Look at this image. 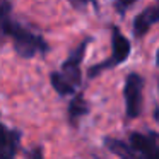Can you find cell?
<instances>
[{
    "instance_id": "obj_6",
    "label": "cell",
    "mask_w": 159,
    "mask_h": 159,
    "mask_svg": "<svg viewBox=\"0 0 159 159\" xmlns=\"http://www.w3.org/2000/svg\"><path fill=\"white\" fill-rule=\"evenodd\" d=\"M159 22V2L151 7L144 9L137 17L134 19V36L135 38H142L147 34V31L152 26Z\"/></svg>"
},
{
    "instance_id": "obj_12",
    "label": "cell",
    "mask_w": 159,
    "mask_h": 159,
    "mask_svg": "<svg viewBox=\"0 0 159 159\" xmlns=\"http://www.w3.org/2000/svg\"><path fill=\"white\" fill-rule=\"evenodd\" d=\"M28 159H43V152L39 147L33 149L31 152H28Z\"/></svg>"
},
{
    "instance_id": "obj_5",
    "label": "cell",
    "mask_w": 159,
    "mask_h": 159,
    "mask_svg": "<svg viewBox=\"0 0 159 159\" xmlns=\"http://www.w3.org/2000/svg\"><path fill=\"white\" fill-rule=\"evenodd\" d=\"M87 43H89V39H86V41L80 43V45L70 53V57L63 62V65H62V75L75 87L80 84V62H82V58H84Z\"/></svg>"
},
{
    "instance_id": "obj_7",
    "label": "cell",
    "mask_w": 159,
    "mask_h": 159,
    "mask_svg": "<svg viewBox=\"0 0 159 159\" xmlns=\"http://www.w3.org/2000/svg\"><path fill=\"white\" fill-rule=\"evenodd\" d=\"M19 140H21V134L19 132L9 130L4 125H0V149H4L9 154L14 156L16 151L19 149Z\"/></svg>"
},
{
    "instance_id": "obj_10",
    "label": "cell",
    "mask_w": 159,
    "mask_h": 159,
    "mask_svg": "<svg viewBox=\"0 0 159 159\" xmlns=\"http://www.w3.org/2000/svg\"><path fill=\"white\" fill-rule=\"evenodd\" d=\"M9 17H11V2L9 0H0V26Z\"/></svg>"
},
{
    "instance_id": "obj_3",
    "label": "cell",
    "mask_w": 159,
    "mask_h": 159,
    "mask_svg": "<svg viewBox=\"0 0 159 159\" xmlns=\"http://www.w3.org/2000/svg\"><path fill=\"white\" fill-rule=\"evenodd\" d=\"M142 89H144V79L139 74L132 72L125 79L123 96H125V113L128 118H139L142 113Z\"/></svg>"
},
{
    "instance_id": "obj_15",
    "label": "cell",
    "mask_w": 159,
    "mask_h": 159,
    "mask_svg": "<svg viewBox=\"0 0 159 159\" xmlns=\"http://www.w3.org/2000/svg\"><path fill=\"white\" fill-rule=\"evenodd\" d=\"M157 2H159V0H157Z\"/></svg>"
},
{
    "instance_id": "obj_4",
    "label": "cell",
    "mask_w": 159,
    "mask_h": 159,
    "mask_svg": "<svg viewBox=\"0 0 159 159\" xmlns=\"http://www.w3.org/2000/svg\"><path fill=\"white\" fill-rule=\"evenodd\" d=\"M130 145L135 152V159H159V135L139 134L130 135Z\"/></svg>"
},
{
    "instance_id": "obj_8",
    "label": "cell",
    "mask_w": 159,
    "mask_h": 159,
    "mask_svg": "<svg viewBox=\"0 0 159 159\" xmlns=\"http://www.w3.org/2000/svg\"><path fill=\"white\" fill-rule=\"evenodd\" d=\"M89 113V104L86 103V99L82 98V94H77L74 96V99L70 101V106H69V118L72 123H77L80 116Z\"/></svg>"
},
{
    "instance_id": "obj_11",
    "label": "cell",
    "mask_w": 159,
    "mask_h": 159,
    "mask_svg": "<svg viewBox=\"0 0 159 159\" xmlns=\"http://www.w3.org/2000/svg\"><path fill=\"white\" fill-rule=\"evenodd\" d=\"M135 2H137V0H116V2H115V7L118 9L120 14H123V12L127 11L132 4H135Z\"/></svg>"
},
{
    "instance_id": "obj_13",
    "label": "cell",
    "mask_w": 159,
    "mask_h": 159,
    "mask_svg": "<svg viewBox=\"0 0 159 159\" xmlns=\"http://www.w3.org/2000/svg\"><path fill=\"white\" fill-rule=\"evenodd\" d=\"M70 4L74 5L75 9H82V7H86L89 2H93V0H69Z\"/></svg>"
},
{
    "instance_id": "obj_9",
    "label": "cell",
    "mask_w": 159,
    "mask_h": 159,
    "mask_svg": "<svg viewBox=\"0 0 159 159\" xmlns=\"http://www.w3.org/2000/svg\"><path fill=\"white\" fill-rule=\"evenodd\" d=\"M50 79H52V86H53V89H55L57 93L60 94V96L74 94V91H75V86H72V84H70L69 80H67L65 77L62 75V72H53Z\"/></svg>"
},
{
    "instance_id": "obj_2",
    "label": "cell",
    "mask_w": 159,
    "mask_h": 159,
    "mask_svg": "<svg viewBox=\"0 0 159 159\" xmlns=\"http://www.w3.org/2000/svg\"><path fill=\"white\" fill-rule=\"evenodd\" d=\"M128 55H130V41L121 34L118 28H113V33H111V55H110V58L101 62V63H98V65H94V67H91L89 77H96L98 74H101L103 70L113 69V67L123 63Z\"/></svg>"
},
{
    "instance_id": "obj_1",
    "label": "cell",
    "mask_w": 159,
    "mask_h": 159,
    "mask_svg": "<svg viewBox=\"0 0 159 159\" xmlns=\"http://www.w3.org/2000/svg\"><path fill=\"white\" fill-rule=\"evenodd\" d=\"M0 36L11 38L14 43V48L22 58H33L38 53H45L48 50L46 41L39 34L33 33L31 29L24 28L19 22H14L12 17L5 19V22L0 26Z\"/></svg>"
},
{
    "instance_id": "obj_14",
    "label": "cell",
    "mask_w": 159,
    "mask_h": 159,
    "mask_svg": "<svg viewBox=\"0 0 159 159\" xmlns=\"http://www.w3.org/2000/svg\"><path fill=\"white\" fill-rule=\"evenodd\" d=\"M156 58H157V65H159V50H157V55H156Z\"/></svg>"
}]
</instances>
